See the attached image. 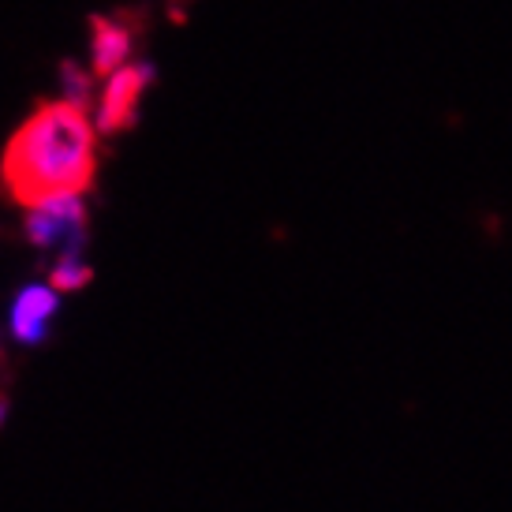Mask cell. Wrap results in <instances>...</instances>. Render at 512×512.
I'll return each instance as SVG.
<instances>
[{
  "label": "cell",
  "instance_id": "3",
  "mask_svg": "<svg viewBox=\"0 0 512 512\" xmlns=\"http://www.w3.org/2000/svg\"><path fill=\"white\" fill-rule=\"evenodd\" d=\"M154 83V68L146 60H131L120 72H113L105 79V90H101L98 101V131L101 135H124L139 124V113H143V98Z\"/></svg>",
  "mask_w": 512,
  "mask_h": 512
},
{
  "label": "cell",
  "instance_id": "2",
  "mask_svg": "<svg viewBox=\"0 0 512 512\" xmlns=\"http://www.w3.org/2000/svg\"><path fill=\"white\" fill-rule=\"evenodd\" d=\"M27 240L42 251H57V258H79L86 247V206L83 195L42 202L27 210Z\"/></svg>",
  "mask_w": 512,
  "mask_h": 512
},
{
  "label": "cell",
  "instance_id": "5",
  "mask_svg": "<svg viewBox=\"0 0 512 512\" xmlns=\"http://www.w3.org/2000/svg\"><path fill=\"white\" fill-rule=\"evenodd\" d=\"M53 314H57V288H42V285L23 288L12 307V333L19 341L38 344L45 337Z\"/></svg>",
  "mask_w": 512,
  "mask_h": 512
},
{
  "label": "cell",
  "instance_id": "9",
  "mask_svg": "<svg viewBox=\"0 0 512 512\" xmlns=\"http://www.w3.org/2000/svg\"><path fill=\"white\" fill-rule=\"evenodd\" d=\"M4 408H8V404H4V397H0V423H4Z\"/></svg>",
  "mask_w": 512,
  "mask_h": 512
},
{
  "label": "cell",
  "instance_id": "4",
  "mask_svg": "<svg viewBox=\"0 0 512 512\" xmlns=\"http://www.w3.org/2000/svg\"><path fill=\"white\" fill-rule=\"evenodd\" d=\"M139 30H143V23L131 19V12L90 15V72L109 79L124 64H131L135 45H139Z\"/></svg>",
  "mask_w": 512,
  "mask_h": 512
},
{
  "label": "cell",
  "instance_id": "8",
  "mask_svg": "<svg viewBox=\"0 0 512 512\" xmlns=\"http://www.w3.org/2000/svg\"><path fill=\"white\" fill-rule=\"evenodd\" d=\"M195 0H169V12H172V19H184L187 15V8H191Z\"/></svg>",
  "mask_w": 512,
  "mask_h": 512
},
{
  "label": "cell",
  "instance_id": "7",
  "mask_svg": "<svg viewBox=\"0 0 512 512\" xmlns=\"http://www.w3.org/2000/svg\"><path fill=\"white\" fill-rule=\"evenodd\" d=\"M60 79H64V86H68V98L72 101H79V105H86L90 109V86H94V79L86 72H79L72 60L60 68Z\"/></svg>",
  "mask_w": 512,
  "mask_h": 512
},
{
  "label": "cell",
  "instance_id": "1",
  "mask_svg": "<svg viewBox=\"0 0 512 512\" xmlns=\"http://www.w3.org/2000/svg\"><path fill=\"white\" fill-rule=\"evenodd\" d=\"M98 180V124L72 98L42 101L0 154V191L34 210L64 195H86Z\"/></svg>",
  "mask_w": 512,
  "mask_h": 512
},
{
  "label": "cell",
  "instance_id": "6",
  "mask_svg": "<svg viewBox=\"0 0 512 512\" xmlns=\"http://www.w3.org/2000/svg\"><path fill=\"white\" fill-rule=\"evenodd\" d=\"M90 266H86L83 258H60L57 270H53V288L57 292H79V288L90 285Z\"/></svg>",
  "mask_w": 512,
  "mask_h": 512
}]
</instances>
